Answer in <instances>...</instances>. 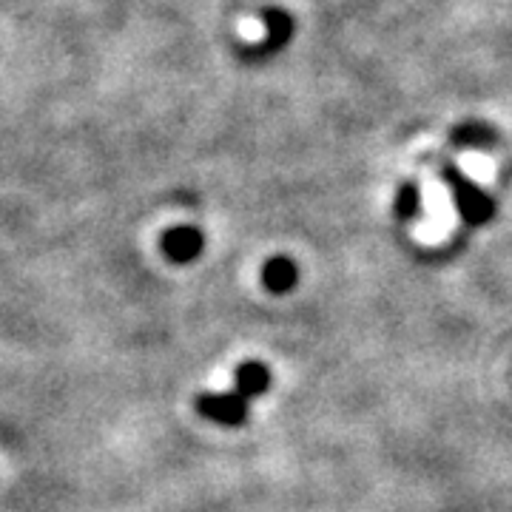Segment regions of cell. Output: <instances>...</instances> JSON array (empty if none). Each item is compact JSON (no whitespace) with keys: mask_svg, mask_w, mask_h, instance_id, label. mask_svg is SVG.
<instances>
[{"mask_svg":"<svg viewBox=\"0 0 512 512\" xmlns=\"http://www.w3.org/2000/svg\"><path fill=\"white\" fill-rule=\"evenodd\" d=\"M450 140L458 148H490L498 143V131L487 123L470 120V123H461V126L453 128Z\"/></svg>","mask_w":512,"mask_h":512,"instance_id":"7","label":"cell"},{"mask_svg":"<svg viewBox=\"0 0 512 512\" xmlns=\"http://www.w3.org/2000/svg\"><path fill=\"white\" fill-rule=\"evenodd\" d=\"M441 180L450 188L453 194V205H456L458 217L467 222L470 228H478V225H487L493 220L498 205H495V197L490 191H484L476 180H470L458 165L447 163L441 168Z\"/></svg>","mask_w":512,"mask_h":512,"instance_id":"1","label":"cell"},{"mask_svg":"<svg viewBox=\"0 0 512 512\" xmlns=\"http://www.w3.org/2000/svg\"><path fill=\"white\" fill-rule=\"evenodd\" d=\"M262 285L268 293H291L299 285V265L291 256H271L262 265Z\"/></svg>","mask_w":512,"mask_h":512,"instance_id":"6","label":"cell"},{"mask_svg":"<svg viewBox=\"0 0 512 512\" xmlns=\"http://www.w3.org/2000/svg\"><path fill=\"white\" fill-rule=\"evenodd\" d=\"M160 248L168 262L174 265H188L194 259H200L205 251V234L197 225H174L168 228L160 239Z\"/></svg>","mask_w":512,"mask_h":512,"instance_id":"3","label":"cell"},{"mask_svg":"<svg viewBox=\"0 0 512 512\" xmlns=\"http://www.w3.org/2000/svg\"><path fill=\"white\" fill-rule=\"evenodd\" d=\"M262 23H265V40L259 43L256 55H274L282 46L291 43L293 29H296L291 12H285L279 6H268V9H262Z\"/></svg>","mask_w":512,"mask_h":512,"instance_id":"4","label":"cell"},{"mask_svg":"<svg viewBox=\"0 0 512 512\" xmlns=\"http://www.w3.org/2000/svg\"><path fill=\"white\" fill-rule=\"evenodd\" d=\"M271 382H274V376H271L268 365L259 362V359H248L234 370V387L231 390L239 393L245 402H254V399L265 396L271 390Z\"/></svg>","mask_w":512,"mask_h":512,"instance_id":"5","label":"cell"},{"mask_svg":"<svg viewBox=\"0 0 512 512\" xmlns=\"http://www.w3.org/2000/svg\"><path fill=\"white\" fill-rule=\"evenodd\" d=\"M393 214H396V220L402 222H413L419 220L421 214H424V194H421V188L416 183H402L396 188V197H393Z\"/></svg>","mask_w":512,"mask_h":512,"instance_id":"8","label":"cell"},{"mask_svg":"<svg viewBox=\"0 0 512 512\" xmlns=\"http://www.w3.org/2000/svg\"><path fill=\"white\" fill-rule=\"evenodd\" d=\"M194 410L220 427H242L251 419V402H245L234 390H202L194 399Z\"/></svg>","mask_w":512,"mask_h":512,"instance_id":"2","label":"cell"}]
</instances>
